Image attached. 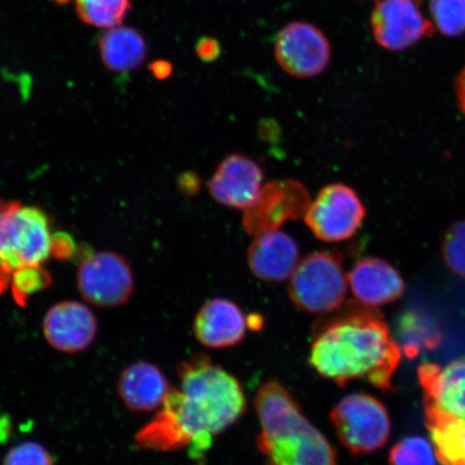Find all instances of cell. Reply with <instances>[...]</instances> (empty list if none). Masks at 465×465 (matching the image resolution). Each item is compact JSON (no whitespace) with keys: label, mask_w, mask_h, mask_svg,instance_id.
<instances>
[{"label":"cell","mask_w":465,"mask_h":465,"mask_svg":"<svg viewBox=\"0 0 465 465\" xmlns=\"http://www.w3.org/2000/svg\"><path fill=\"white\" fill-rule=\"evenodd\" d=\"M248 327V319L235 302L214 298L196 313L193 333L203 347L225 349L241 344Z\"/></svg>","instance_id":"14"},{"label":"cell","mask_w":465,"mask_h":465,"mask_svg":"<svg viewBox=\"0 0 465 465\" xmlns=\"http://www.w3.org/2000/svg\"><path fill=\"white\" fill-rule=\"evenodd\" d=\"M3 465H55L50 451L38 441L26 440L5 453Z\"/></svg>","instance_id":"26"},{"label":"cell","mask_w":465,"mask_h":465,"mask_svg":"<svg viewBox=\"0 0 465 465\" xmlns=\"http://www.w3.org/2000/svg\"><path fill=\"white\" fill-rule=\"evenodd\" d=\"M423 403L465 418V357L440 366L423 363L418 368Z\"/></svg>","instance_id":"16"},{"label":"cell","mask_w":465,"mask_h":465,"mask_svg":"<svg viewBox=\"0 0 465 465\" xmlns=\"http://www.w3.org/2000/svg\"><path fill=\"white\" fill-rule=\"evenodd\" d=\"M311 202L310 193L298 180H274L264 184L257 201L243 211V229L253 236L276 231L288 221L304 217Z\"/></svg>","instance_id":"10"},{"label":"cell","mask_w":465,"mask_h":465,"mask_svg":"<svg viewBox=\"0 0 465 465\" xmlns=\"http://www.w3.org/2000/svg\"><path fill=\"white\" fill-rule=\"evenodd\" d=\"M171 388L159 366L148 361L127 366L122 371L116 385L122 402L134 412L160 410Z\"/></svg>","instance_id":"18"},{"label":"cell","mask_w":465,"mask_h":465,"mask_svg":"<svg viewBox=\"0 0 465 465\" xmlns=\"http://www.w3.org/2000/svg\"><path fill=\"white\" fill-rule=\"evenodd\" d=\"M421 0H381L371 14V25L378 45L403 51L432 36L434 23L423 15Z\"/></svg>","instance_id":"11"},{"label":"cell","mask_w":465,"mask_h":465,"mask_svg":"<svg viewBox=\"0 0 465 465\" xmlns=\"http://www.w3.org/2000/svg\"><path fill=\"white\" fill-rule=\"evenodd\" d=\"M456 93L459 108L465 115V66L460 74H458L456 83Z\"/></svg>","instance_id":"32"},{"label":"cell","mask_w":465,"mask_h":465,"mask_svg":"<svg viewBox=\"0 0 465 465\" xmlns=\"http://www.w3.org/2000/svg\"><path fill=\"white\" fill-rule=\"evenodd\" d=\"M43 331L52 348L74 354L93 345L98 334V322L90 307L77 301H64L45 312Z\"/></svg>","instance_id":"12"},{"label":"cell","mask_w":465,"mask_h":465,"mask_svg":"<svg viewBox=\"0 0 465 465\" xmlns=\"http://www.w3.org/2000/svg\"><path fill=\"white\" fill-rule=\"evenodd\" d=\"M177 374L180 385L171 388L155 420L178 450L200 459L246 414V394L235 376L203 353L183 360Z\"/></svg>","instance_id":"2"},{"label":"cell","mask_w":465,"mask_h":465,"mask_svg":"<svg viewBox=\"0 0 465 465\" xmlns=\"http://www.w3.org/2000/svg\"><path fill=\"white\" fill-rule=\"evenodd\" d=\"M252 274L265 282H283L300 262L298 243L287 232L271 231L255 236L247 253Z\"/></svg>","instance_id":"15"},{"label":"cell","mask_w":465,"mask_h":465,"mask_svg":"<svg viewBox=\"0 0 465 465\" xmlns=\"http://www.w3.org/2000/svg\"><path fill=\"white\" fill-rule=\"evenodd\" d=\"M78 290L84 300L101 308L124 306L135 291L133 270L124 255L102 252L80 264Z\"/></svg>","instance_id":"8"},{"label":"cell","mask_w":465,"mask_h":465,"mask_svg":"<svg viewBox=\"0 0 465 465\" xmlns=\"http://www.w3.org/2000/svg\"><path fill=\"white\" fill-rule=\"evenodd\" d=\"M348 277L339 253L318 252L299 262L290 277L289 296L300 311L327 315L344 305Z\"/></svg>","instance_id":"5"},{"label":"cell","mask_w":465,"mask_h":465,"mask_svg":"<svg viewBox=\"0 0 465 465\" xmlns=\"http://www.w3.org/2000/svg\"><path fill=\"white\" fill-rule=\"evenodd\" d=\"M274 54L278 65L294 78L316 77L331 60V45L322 29L304 21L290 22L277 34Z\"/></svg>","instance_id":"9"},{"label":"cell","mask_w":465,"mask_h":465,"mask_svg":"<svg viewBox=\"0 0 465 465\" xmlns=\"http://www.w3.org/2000/svg\"><path fill=\"white\" fill-rule=\"evenodd\" d=\"M132 9V0H75L79 19L98 28L120 26Z\"/></svg>","instance_id":"22"},{"label":"cell","mask_w":465,"mask_h":465,"mask_svg":"<svg viewBox=\"0 0 465 465\" xmlns=\"http://www.w3.org/2000/svg\"><path fill=\"white\" fill-rule=\"evenodd\" d=\"M424 420L440 465H465V418L424 404Z\"/></svg>","instance_id":"20"},{"label":"cell","mask_w":465,"mask_h":465,"mask_svg":"<svg viewBox=\"0 0 465 465\" xmlns=\"http://www.w3.org/2000/svg\"><path fill=\"white\" fill-rule=\"evenodd\" d=\"M74 252V243L71 237L65 234L52 237L51 255L56 259L65 260L71 258Z\"/></svg>","instance_id":"29"},{"label":"cell","mask_w":465,"mask_h":465,"mask_svg":"<svg viewBox=\"0 0 465 465\" xmlns=\"http://www.w3.org/2000/svg\"><path fill=\"white\" fill-rule=\"evenodd\" d=\"M195 52L202 62L212 63L218 60L223 49L216 38L203 37L197 42Z\"/></svg>","instance_id":"28"},{"label":"cell","mask_w":465,"mask_h":465,"mask_svg":"<svg viewBox=\"0 0 465 465\" xmlns=\"http://www.w3.org/2000/svg\"><path fill=\"white\" fill-rule=\"evenodd\" d=\"M365 216L366 209L356 191L334 183L324 187L311 202L304 221L318 240L340 242L356 234Z\"/></svg>","instance_id":"7"},{"label":"cell","mask_w":465,"mask_h":465,"mask_svg":"<svg viewBox=\"0 0 465 465\" xmlns=\"http://www.w3.org/2000/svg\"><path fill=\"white\" fill-rule=\"evenodd\" d=\"M395 333L401 351L407 359L432 351L440 345L443 335L431 318L417 311H406L395 322Z\"/></svg>","instance_id":"21"},{"label":"cell","mask_w":465,"mask_h":465,"mask_svg":"<svg viewBox=\"0 0 465 465\" xmlns=\"http://www.w3.org/2000/svg\"><path fill=\"white\" fill-rule=\"evenodd\" d=\"M52 234L42 209L0 200V271L43 265L51 255Z\"/></svg>","instance_id":"4"},{"label":"cell","mask_w":465,"mask_h":465,"mask_svg":"<svg viewBox=\"0 0 465 465\" xmlns=\"http://www.w3.org/2000/svg\"><path fill=\"white\" fill-rule=\"evenodd\" d=\"M434 25L449 37L465 34V0H430Z\"/></svg>","instance_id":"24"},{"label":"cell","mask_w":465,"mask_h":465,"mask_svg":"<svg viewBox=\"0 0 465 465\" xmlns=\"http://www.w3.org/2000/svg\"><path fill=\"white\" fill-rule=\"evenodd\" d=\"M389 465H436L433 447L422 436H407L392 447Z\"/></svg>","instance_id":"23"},{"label":"cell","mask_w":465,"mask_h":465,"mask_svg":"<svg viewBox=\"0 0 465 465\" xmlns=\"http://www.w3.org/2000/svg\"><path fill=\"white\" fill-rule=\"evenodd\" d=\"M263 182L264 172L257 162L234 153L220 163L208 188L221 205L246 211L257 201Z\"/></svg>","instance_id":"13"},{"label":"cell","mask_w":465,"mask_h":465,"mask_svg":"<svg viewBox=\"0 0 465 465\" xmlns=\"http://www.w3.org/2000/svg\"><path fill=\"white\" fill-rule=\"evenodd\" d=\"M401 359L399 342L376 307L349 301L313 324L308 363L337 386L364 381L380 391H394Z\"/></svg>","instance_id":"1"},{"label":"cell","mask_w":465,"mask_h":465,"mask_svg":"<svg viewBox=\"0 0 465 465\" xmlns=\"http://www.w3.org/2000/svg\"><path fill=\"white\" fill-rule=\"evenodd\" d=\"M347 277L353 295L364 305L391 304L404 293L402 276L382 259L368 258L357 262Z\"/></svg>","instance_id":"17"},{"label":"cell","mask_w":465,"mask_h":465,"mask_svg":"<svg viewBox=\"0 0 465 465\" xmlns=\"http://www.w3.org/2000/svg\"><path fill=\"white\" fill-rule=\"evenodd\" d=\"M254 409L260 423L257 447L266 465H340L334 447L281 381L262 383Z\"/></svg>","instance_id":"3"},{"label":"cell","mask_w":465,"mask_h":465,"mask_svg":"<svg viewBox=\"0 0 465 465\" xmlns=\"http://www.w3.org/2000/svg\"><path fill=\"white\" fill-rule=\"evenodd\" d=\"M52 278L42 265L25 266L14 272V292L17 299L27 298L50 286Z\"/></svg>","instance_id":"27"},{"label":"cell","mask_w":465,"mask_h":465,"mask_svg":"<svg viewBox=\"0 0 465 465\" xmlns=\"http://www.w3.org/2000/svg\"><path fill=\"white\" fill-rule=\"evenodd\" d=\"M150 72L159 80L170 78L173 74V65L167 61H156L151 64Z\"/></svg>","instance_id":"30"},{"label":"cell","mask_w":465,"mask_h":465,"mask_svg":"<svg viewBox=\"0 0 465 465\" xmlns=\"http://www.w3.org/2000/svg\"><path fill=\"white\" fill-rule=\"evenodd\" d=\"M104 67L116 74L136 71L147 58V44L137 29L116 26L108 29L100 39Z\"/></svg>","instance_id":"19"},{"label":"cell","mask_w":465,"mask_h":465,"mask_svg":"<svg viewBox=\"0 0 465 465\" xmlns=\"http://www.w3.org/2000/svg\"><path fill=\"white\" fill-rule=\"evenodd\" d=\"M330 420L341 445L356 457L381 450L391 438V415L370 394L347 395L331 411Z\"/></svg>","instance_id":"6"},{"label":"cell","mask_w":465,"mask_h":465,"mask_svg":"<svg viewBox=\"0 0 465 465\" xmlns=\"http://www.w3.org/2000/svg\"><path fill=\"white\" fill-rule=\"evenodd\" d=\"M441 252L453 274L465 278V220L458 221L446 232Z\"/></svg>","instance_id":"25"},{"label":"cell","mask_w":465,"mask_h":465,"mask_svg":"<svg viewBox=\"0 0 465 465\" xmlns=\"http://www.w3.org/2000/svg\"><path fill=\"white\" fill-rule=\"evenodd\" d=\"M179 184L183 191L193 194L200 188V179L193 173H185L180 177Z\"/></svg>","instance_id":"31"}]
</instances>
